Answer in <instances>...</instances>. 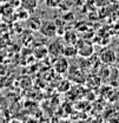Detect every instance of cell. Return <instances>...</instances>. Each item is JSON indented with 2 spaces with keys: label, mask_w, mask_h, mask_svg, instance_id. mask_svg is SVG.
Instances as JSON below:
<instances>
[{
  "label": "cell",
  "mask_w": 119,
  "mask_h": 123,
  "mask_svg": "<svg viewBox=\"0 0 119 123\" xmlns=\"http://www.w3.org/2000/svg\"><path fill=\"white\" fill-rule=\"evenodd\" d=\"M75 46H77L78 56L81 58H90L94 52V47L92 45V43H90L89 40H85V39H78L75 43Z\"/></svg>",
  "instance_id": "6da1fadb"
},
{
  "label": "cell",
  "mask_w": 119,
  "mask_h": 123,
  "mask_svg": "<svg viewBox=\"0 0 119 123\" xmlns=\"http://www.w3.org/2000/svg\"><path fill=\"white\" fill-rule=\"evenodd\" d=\"M39 32L46 38H54L58 34V26L56 25V23L50 21V20L41 21Z\"/></svg>",
  "instance_id": "7a4b0ae2"
},
{
  "label": "cell",
  "mask_w": 119,
  "mask_h": 123,
  "mask_svg": "<svg viewBox=\"0 0 119 123\" xmlns=\"http://www.w3.org/2000/svg\"><path fill=\"white\" fill-rule=\"evenodd\" d=\"M68 78L70 80H73L75 83H85V74H84V70L80 68V66H77V65H70L68 66Z\"/></svg>",
  "instance_id": "3957f363"
},
{
  "label": "cell",
  "mask_w": 119,
  "mask_h": 123,
  "mask_svg": "<svg viewBox=\"0 0 119 123\" xmlns=\"http://www.w3.org/2000/svg\"><path fill=\"white\" fill-rule=\"evenodd\" d=\"M68 66H70V63H68V58L64 57L62 55L56 57V61L53 62V69L56 70V72H58L60 75H64L67 72L68 70Z\"/></svg>",
  "instance_id": "277c9868"
},
{
  "label": "cell",
  "mask_w": 119,
  "mask_h": 123,
  "mask_svg": "<svg viewBox=\"0 0 119 123\" xmlns=\"http://www.w3.org/2000/svg\"><path fill=\"white\" fill-rule=\"evenodd\" d=\"M117 59V55L112 49H104L99 53V61L104 65H112Z\"/></svg>",
  "instance_id": "5b68a950"
},
{
  "label": "cell",
  "mask_w": 119,
  "mask_h": 123,
  "mask_svg": "<svg viewBox=\"0 0 119 123\" xmlns=\"http://www.w3.org/2000/svg\"><path fill=\"white\" fill-rule=\"evenodd\" d=\"M47 52L48 55H51L52 57H58V56H61V52H62V44L59 43L58 40L51 43L48 47H47Z\"/></svg>",
  "instance_id": "8992f818"
},
{
  "label": "cell",
  "mask_w": 119,
  "mask_h": 123,
  "mask_svg": "<svg viewBox=\"0 0 119 123\" xmlns=\"http://www.w3.org/2000/svg\"><path fill=\"white\" fill-rule=\"evenodd\" d=\"M61 55L64 57H66V58H75V57H78L77 46L74 44H67L66 46H62Z\"/></svg>",
  "instance_id": "52a82bcc"
},
{
  "label": "cell",
  "mask_w": 119,
  "mask_h": 123,
  "mask_svg": "<svg viewBox=\"0 0 119 123\" xmlns=\"http://www.w3.org/2000/svg\"><path fill=\"white\" fill-rule=\"evenodd\" d=\"M20 5H21V8L26 10L30 13L38 7V0H20Z\"/></svg>",
  "instance_id": "ba28073f"
},
{
  "label": "cell",
  "mask_w": 119,
  "mask_h": 123,
  "mask_svg": "<svg viewBox=\"0 0 119 123\" xmlns=\"http://www.w3.org/2000/svg\"><path fill=\"white\" fill-rule=\"evenodd\" d=\"M40 25H41V20H40L38 17H28L27 27H28L31 31H39Z\"/></svg>",
  "instance_id": "9c48e42d"
},
{
  "label": "cell",
  "mask_w": 119,
  "mask_h": 123,
  "mask_svg": "<svg viewBox=\"0 0 119 123\" xmlns=\"http://www.w3.org/2000/svg\"><path fill=\"white\" fill-rule=\"evenodd\" d=\"M114 108H116V109H119V105H118V103H116V104H114Z\"/></svg>",
  "instance_id": "30bf717a"
}]
</instances>
